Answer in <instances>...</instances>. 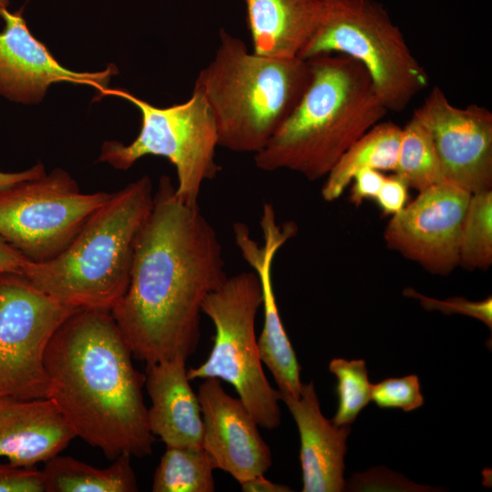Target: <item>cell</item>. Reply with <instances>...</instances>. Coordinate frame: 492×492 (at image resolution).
I'll list each match as a JSON object with an SVG mask.
<instances>
[{"label":"cell","mask_w":492,"mask_h":492,"mask_svg":"<svg viewBox=\"0 0 492 492\" xmlns=\"http://www.w3.org/2000/svg\"><path fill=\"white\" fill-rule=\"evenodd\" d=\"M215 465L201 446H166L156 468L153 492H212Z\"/></svg>","instance_id":"22"},{"label":"cell","mask_w":492,"mask_h":492,"mask_svg":"<svg viewBox=\"0 0 492 492\" xmlns=\"http://www.w3.org/2000/svg\"><path fill=\"white\" fill-rule=\"evenodd\" d=\"M371 401L380 408H398L405 412L415 410L424 405L418 376L386 378L372 384Z\"/></svg>","instance_id":"26"},{"label":"cell","mask_w":492,"mask_h":492,"mask_svg":"<svg viewBox=\"0 0 492 492\" xmlns=\"http://www.w3.org/2000/svg\"><path fill=\"white\" fill-rule=\"evenodd\" d=\"M9 5V0H0V13L3 9L7 8Z\"/></svg>","instance_id":"34"},{"label":"cell","mask_w":492,"mask_h":492,"mask_svg":"<svg viewBox=\"0 0 492 492\" xmlns=\"http://www.w3.org/2000/svg\"><path fill=\"white\" fill-rule=\"evenodd\" d=\"M116 96L133 104L141 117L137 138L126 145L105 141L98 161L117 169H128L139 159H168L177 174L176 194L189 204H198L205 181L220 171L215 160L217 129L210 107L198 88L180 104L158 108L121 88L108 87L100 96Z\"/></svg>","instance_id":"8"},{"label":"cell","mask_w":492,"mask_h":492,"mask_svg":"<svg viewBox=\"0 0 492 492\" xmlns=\"http://www.w3.org/2000/svg\"><path fill=\"white\" fill-rule=\"evenodd\" d=\"M260 224L262 244L252 239L246 224L233 225L236 246L261 285L263 327L257 339L259 356L273 376L281 399L298 397L302 386L301 366L280 316L272 277L275 255L295 235L297 227L292 222L278 223L275 210L268 202L263 205Z\"/></svg>","instance_id":"13"},{"label":"cell","mask_w":492,"mask_h":492,"mask_svg":"<svg viewBox=\"0 0 492 492\" xmlns=\"http://www.w3.org/2000/svg\"><path fill=\"white\" fill-rule=\"evenodd\" d=\"M244 492H289L292 489L284 485L273 483L264 477L263 475L256 476L240 483Z\"/></svg>","instance_id":"33"},{"label":"cell","mask_w":492,"mask_h":492,"mask_svg":"<svg viewBox=\"0 0 492 492\" xmlns=\"http://www.w3.org/2000/svg\"><path fill=\"white\" fill-rule=\"evenodd\" d=\"M74 438L50 399L0 397V457L33 466L58 455Z\"/></svg>","instance_id":"17"},{"label":"cell","mask_w":492,"mask_h":492,"mask_svg":"<svg viewBox=\"0 0 492 492\" xmlns=\"http://www.w3.org/2000/svg\"><path fill=\"white\" fill-rule=\"evenodd\" d=\"M30 261L16 249L0 238V274H23Z\"/></svg>","instance_id":"31"},{"label":"cell","mask_w":492,"mask_h":492,"mask_svg":"<svg viewBox=\"0 0 492 492\" xmlns=\"http://www.w3.org/2000/svg\"><path fill=\"white\" fill-rule=\"evenodd\" d=\"M77 310L21 274H0V397L47 398L46 351L58 327Z\"/></svg>","instance_id":"10"},{"label":"cell","mask_w":492,"mask_h":492,"mask_svg":"<svg viewBox=\"0 0 492 492\" xmlns=\"http://www.w3.org/2000/svg\"><path fill=\"white\" fill-rule=\"evenodd\" d=\"M341 54L361 63L387 111L404 110L428 85L425 67L375 0H323L316 27L298 57Z\"/></svg>","instance_id":"6"},{"label":"cell","mask_w":492,"mask_h":492,"mask_svg":"<svg viewBox=\"0 0 492 492\" xmlns=\"http://www.w3.org/2000/svg\"><path fill=\"white\" fill-rule=\"evenodd\" d=\"M404 294L419 300L422 307L428 311L437 310L444 314H464L474 317L492 329V298L491 296L478 302L468 301L462 297H452L446 300H436L425 296L413 289H406Z\"/></svg>","instance_id":"27"},{"label":"cell","mask_w":492,"mask_h":492,"mask_svg":"<svg viewBox=\"0 0 492 492\" xmlns=\"http://www.w3.org/2000/svg\"><path fill=\"white\" fill-rule=\"evenodd\" d=\"M131 456L121 454L104 468L59 454L45 462V492H136Z\"/></svg>","instance_id":"21"},{"label":"cell","mask_w":492,"mask_h":492,"mask_svg":"<svg viewBox=\"0 0 492 492\" xmlns=\"http://www.w3.org/2000/svg\"><path fill=\"white\" fill-rule=\"evenodd\" d=\"M385 175L375 169L359 170L353 178L354 181L350 200L356 207L364 200L374 199L383 184Z\"/></svg>","instance_id":"30"},{"label":"cell","mask_w":492,"mask_h":492,"mask_svg":"<svg viewBox=\"0 0 492 492\" xmlns=\"http://www.w3.org/2000/svg\"><path fill=\"white\" fill-rule=\"evenodd\" d=\"M408 189L397 175L385 176L374 200L384 214L394 216L406 205Z\"/></svg>","instance_id":"29"},{"label":"cell","mask_w":492,"mask_h":492,"mask_svg":"<svg viewBox=\"0 0 492 492\" xmlns=\"http://www.w3.org/2000/svg\"><path fill=\"white\" fill-rule=\"evenodd\" d=\"M401 138L402 128L393 122L374 125L348 148L327 174L322 189L323 200H337L361 169L395 171Z\"/></svg>","instance_id":"20"},{"label":"cell","mask_w":492,"mask_h":492,"mask_svg":"<svg viewBox=\"0 0 492 492\" xmlns=\"http://www.w3.org/2000/svg\"><path fill=\"white\" fill-rule=\"evenodd\" d=\"M162 176L138 233L128 288L110 311L146 365L196 351L205 298L226 280L219 236Z\"/></svg>","instance_id":"1"},{"label":"cell","mask_w":492,"mask_h":492,"mask_svg":"<svg viewBox=\"0 0 492 492\" xmlns=\"http://www.w3.org/2000/svg\"><path fill=\"white\" fill-rule=\"evenodd\" d=\"M471 193L446 181L424 190L392 216L386 245L434 274L459 265L462 226Z\"/></svg>","instance_id":"12"},{"label":"cell","mask_w":492,"mask_h":492,"mask_svg":"<svg viewBox=\"0 0 492 492\" xmlns=\"http://www.w3.org/2000/svg\"><path fill=\"white\" fill-rule=\"evenodd\" d=\"M211 61L194 87L203 94L217 129L218 146L257 153L292 114L308 87V60L274 58L250 52L220 29Z\"/></svg>","instance_id":"5"},{"label":"cell","mask_w":492,"mask_h":492,"mask_svg":"<svg viewBox=\"0 0 492 492\" xmlns=\"http://www.w3.org/2000/svg\"><path fill=\"white\" fill-rule=\"evenodd\" d=\"M111 193L81 192L62 169L0 190V238L29 261L61 252Z\"/></svg>","instance_id":"9"},{"label":"cell","mask_w":492,"mask_h":492,"mask_svg":"<svg viewBox=\"0 0 492 492\" xmlns=\"http://www.w3.org/2000/svg\"><path fill=\"white\" fill-rule=\"evenodd\" d=\"M312 77L292 114L254 154L264 171L324 178L340 157L388 113L364 66L341 54L308 60Z\"/></svg>","instance_id":"3"},{"label":"cell","mask_w":492,"mask_h":492,"mask_svg":"<svg viewBox=\"0 0 492 492\" xmlns=\"http://www.w3.org/2000/svg\"><path fill=\"white\" fill-rule=\"evenodd\" d=\"M153 197L149 176L111 193L61 252L30 261L21 275L72 308L111 311L128 288L136 241Z\"/></svg>","instance_id":"4"},{"label":"cell","mask_w":492,"mask_h":492,"mask_svg":"<svg viewBox=\"0 0 492 492\" xmlns=\"http://www.w3.org/2000/svg\"><path fill=\"white\" fill-rule=\"evenodd\" d=\"M0 492H45L43 471L36 466L0 463Z\"/></svg>","instance_id":"28"},{"label":"cell","mask_w":492,"mask_h":492,"mask_svg":"<svg viewBox=\"0 0 492 492\" xmlns=\"http://www.w3.org/2000/svg\"><path fill=\"white\" fill-rule=\"evenodd\" d=\"M394 172L418 192L445 181L431 138L414 117L402 128Z\"/></svg>","instance_id":"23"},{"label":"cell","mask_w":492,"mask_h":492,"mask_svg":"<svg viewBox=\"0 0 492 492\" xmlns=\"http://www.w3.org/2000/svg\"><path fill=\"white\" fill-rule=\"evenodd\" d=\"M253 51L274 58L298 57L318 23L323 0H241Z\"/></svg>","instance_id":"19"},{"label":"cell","mask_w":492,"mask_h":492,"mask_svg":"<svg viewBox=\"0 0 492 492\" xmlns=\"http://www.w3.org/2000/svg\"><path fill=\"white\" fill-rule=\"evenodd\" d=\"M262 303L261 285L253 271L228 276L202 303L215 328L205 362L187 369L190 381L217 378L231 384L257 425L268 430L281 423L279 390L269 383L259 356L255 320Z\"/></svg>","instance_id":"7"},{"label":"cell","mask_w":492,"mask_h":492,"mask_svg":"<svg viewBox=\"0 0 492 492\" xmlns=\"http://www.w3.org/2000/svg\"><path fill=\"white\" fill-rule=\"evenodd\" d=\"M198 398L203 423L201 446L215 467L239 484L264 475L272 466L271 449L241 400L230 395L217 378L203 379Z\"/></svg>","instance_id":"15"},{"label":"cell","mask_w":492,"mask_h":492,"mask_svg":"<svg viewBox=\"0 0 492 492\" xmlns=\"http://www.w3.org/2000/svg\"><path fill=\"white\" fill-rule=\"evenodd\" d=\"M330 372L337 379L338 406L331 420L335 425H350L371 401L368 371L363 359L345 360L333 358L329 364Z\"/></svg>","instance_id":"25"},{"label":"cell","mask_w":492,"mask_h":492,"mask_svg":"<svg viewBox=\"0 0 492 492\" xmlns=\"http://www.w3.org/2000/svg\"><path fill=\"white\" fill-rule=\"evenodd\" d=\"M300 435L302 492H339L344 488V455L350 425L337 426L325 418L313 381L302 384L298 397L281 399Z\"/></svg>","instance_id":"16"},{"label":"cell","mask_w":492,"mask_h":492,"mask_svg":"<svg viewBox=\"0 0 492 492\" xmlns=\"http://www.w3.org/2000/svg\"><path fill=\"white\" fill-rule=\"evenodd\" d=\"M110 311L79 309L56 331L45 355L47 398L76 437L109 460L144 457L156 441L143 398L145 374Z\"/></svg>","instance_id":"2"},{"label":"cell","mask_w":492,"mask_h":492,"mask_svg":"<svg viewBox=\"0 0 492 492\" xmlns=\"http://www.w3.org/2000/svg\"><path fill=\"white\" fill-rule=\"evenodd\" d=\"M413 117L429 134L444 180L469 193L492 190V113L454 106L434 87Z\"/></svg>","instance_id":"11"},{"label":"cell","mask_w":492,"mask_h":492,"mask_svg":"<svg viewBox=\"0 0 492 492\" xmlns=\"http://www.w3.org/2000/svg\"><path fill=\"white\" fill-rule=\"evenodd\" d=\"M492 263V190L473 193L465 215L459 265L486 270Z\"/></svg>","instance_id":"24"},{"label":"cell","mask_w":492,"mask_h":492,"mask_svg":"<svg viewBox=\"0 0 492 492\" xmlns=\"http://www.w3.org/2000/svg\"><path fill=\"white\" fill-rule=\"evenodd\" d=\"M46 173L45 167L42 163H37L27 169L17 172L0 171V190L22 181L41 177Z\"/></svg>","instance_id":"32"},{"label":"cell","mask_w":492,"mask_h":492,"mask_svg":"<svg viewBox=\"0 0 492 492\" xmlns=\"http://www.w3.org/2000/svg\"><path fill=\"white\" fill-rule=\"evenodd\" d=\"M0 32V96L24 104L40 102L48 87L59 82L87 85L101 94L118 68L109 65L99 72H76L58 63L46 46L29 31L20 12L3 9Z\"/></svg>","instance_id":"14"},{"label":"cell","mask_w":492,"mask_h":492,"mask_svg":"<svg viewBox=\"0 0 492 492\" xmlns=\"http://www.w3.org/2000/svg\"><path fill=\"white\" fill-rule=\"evenodd\" d=\"M187 360L175 357L146 365L150 432L166 446L201 445L200 405L187 375Z\"/></svg>","instance_id":"18"}]
</instances>
